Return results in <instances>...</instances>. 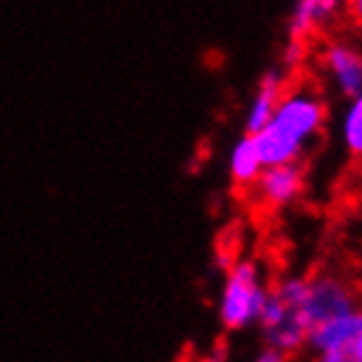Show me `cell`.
<instances>
[{
	"label": "cell",
	"mask_w": 362,
	"mask_h": 362,
	"mask_svg": "<svg viewBox=\"0 0 362 362\" xmlns=\"http://www.w3.org/2000/svg\"><path fill=\"white\" fill-rule=\"evenodd\" d=\"M326 124V103L310 87L284 90L263 132L252 136L265 168L299 163L308 145Z\"/></svg>",
	"instance_id": "1"
},
{
	"label": "cell",
	"mask_w": 362,
	"mask_h": 362,
	"mask_svg": "<svg viewBox=\"0 0 362 362\" xmlns=\"http://www.w3.org/2000/svg\"><path fill=\"white\" fill-rule=\"evenodd\" d=\"M308 294V276H289L268 289L257 326L268 349L281 354H294L305 349L308 328L302 320V302Z\"/></svg>",
	"instance_id": "2"
},
{
	"label": "cell",
	"mask_w": 362,
	"mask_h": 362,
	"mask_svg": "<svg viewBox=\"0 0 362 362\" xmlns=\"http://www.w3.org/2000/svg\"><path fill=\"white\" fill-rule=\"evenodd\" d=\"M268 289L271 286H265L260 265L255 260H239L231 265L223 281V289H221V299H218V315H221L223 328L242 331L257 323Z\"/></svg>",
	"instance_id": "3"
},
{
	"label": "cell",
	"mask_w": 362,
	"mask_h": 362,
	"mask_svg": "<svg viewBox=\"0 0 362 362\" xmlns=\"http://www.w3.org/2000/svg\"><path fill=\"white\" fill-rule=\"evenodd\" d=\"M360 294L349 281H344L336 273H317L308 279V294L302 302V320L308 328V336L313 331L331 323H339L344 317L354 315L360 310Z\"/></svg>",
	"instance_id": "4"
},
{
	"label": "cell",
	"mask_w": 362,
	"mask_h": 362,
	"mask_svg": "<svg viewBox=\"0 0 362 362\" xmlns=\"http://www.w3.org/2000/svg\"><path fill=\"white\" fill-rule=\"evenodd\" d=\"M315 362H362V308L354 315L313 331L305 341Z\"/></svg>",
	"instance_id": "5"
},
{
	"label": "cell",
	"mask_w": 362,
	"mask_h": 362,
	"mask_svg": "<svg viewBox=\"0 0 362 362\" xmlns=\"http://www.w3.org/2000/svg\"><path fill=\"white\" fill-rule=\"evenodd\" d=\"M317 61L336 95L354 100L362 92V45L352 40H328Z\"/></svg>",
	"instance_id": "6"
},
{
	"label": "cell",
	"mask_w": 362,
	"mask_h": 362,
	"mask_svg": "<svg viewBox=\"0 0 362 362\" xmlns=\"http://www.w3.org/2000/svg\"><path fill=\"white\" fill-rule=\"evenodd\" d=\"M302 187H305V176H302L299 163H294V165H273V168H265L260 173V179L255 181L252 189L257 192V197L263 199L265 205L281 208V205L294 202L302 194Z\"/></svg>",
	"instance_id": "7"
},
{
	"label": "cell",
	"mask_w": 362,
	"mask_h": 362,
	"mask_svg": "<svg viewBox=\"0 0 362 362\" xmlns=\"http://www.w3.org/2000/svg\"><path fill=\"white\" fill-rule=\"evenodd\" d=\"M339 8L341 3L336 0H299L289 16V40L308 45V37L323 32L339 16Z\"/></svg>",
	"instance_id": "8"
},
{
	"label": "cell",
	"mask_w": 362,
	"mask_h": 362,
	"mask_svg": "<svg viewBox=\"0 0 362 362\" xmlns=\"http://www.w3.org/2000/svg\"><path fill=\"white\" fill-rule=\"evenodd\" d=\"M284 90H286V87H284L281 71L263 74V79H260L257 90H255V98H252V103H250V110H247V118H245L247 134L255 136L257 132H263L265 124L271 121L276 105H279Z\"/></svg>",
	"instance_id": "9"
},
{
	"label": "cell",
	"mask_w": 362,
	"mask_h": 362,
	"mask_svg": "<svg viewBox=\"0 0 362 362\" xmlns=\"http://www.w3.org/2000/svg\"><path fill=\"white\" fill-rule=\"evenodd\" d=\"M228 171H231L234 184L250 187V189L255 187V181L260 179V173L265 171L263 160H260V153H257V147H255V139L250 134H245L242 139H236V145L231 147Z\"/></svg>",
	"instance_id": "10"
},
{
	"label": "cell",
	"mask_w": 362,
	"mask_h": 362,
	"mask_svg": "<svg viewBox=\"0 0 362 362\" xmlns=\"http://www.w3.org/2000/svg\"><path fill=\"white\" fill-rule=\"evenodd\" d=\"M341 139L349 155L362 158V92L354 100H349L341 116Z\"/></svg>",
	"instance_id": "11"
},
{
	"label": "cell",
	"mask_w": 362,
	"mask_h": 362,
	"mask_svg": "<svg viewBox=\"0 0 362 362\" xmlns=\"http://www.w3.org/2000/svg\"><path fill=\"white\" fill-rule=\"evenodd\" d=\"M252 362H289V357H286V354H281V352H276V349H268V346H265V349H260V352H257V357H255Z\"/></svg>",
	"instance_id": "12"
},
{
	"label": "cell",
	"mask_w": 362,
	"mask_h": 362,
	"mask_svg": "<svg viewBox=\"0 0 362 362\" xmlns=\"http://www.w3.org/2000/svg\"><path fill=\"white\" fill-rule=\"evenodd\" d=\"M346 8L352 11L354 21H360V24H362V0H354V3H349V6H346Z\"/></svg>",
	"instance_id": "13"
},
{
	"label": "cell",
	"mask_w": 362,
	"mask_h": 362,
	"mask_svg": "<svg viewBox=\"0 0 362 362\" xmlns=\"http://www.w3.org/2000/svg\"><path fill=\"white\" fill-rule=\"evenodd\" d=\"M199 362H223V357L221 354H210V357H202Z\"/></svg>",
	"instance_id": "14"
}]
</instances>
